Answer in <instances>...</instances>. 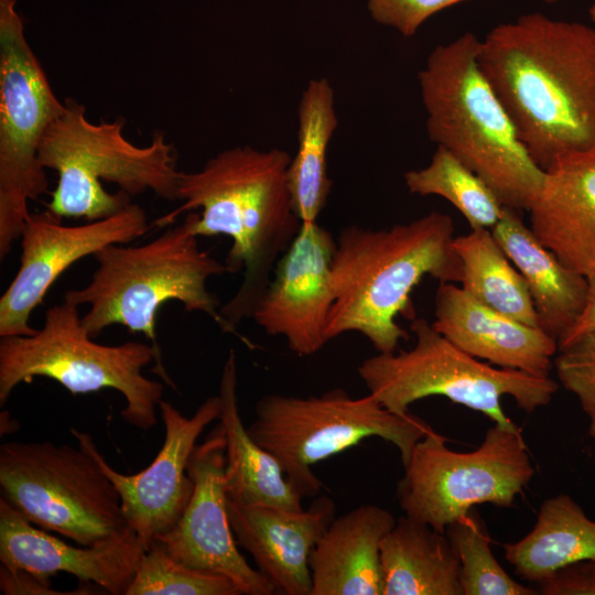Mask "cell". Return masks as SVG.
<instances>
[{"label":"cell","mask_w":595,"mask_h":595,"mask_svg":"<svg viewBox=\"0 0 595 595\" xmlns=\"http://www.w3.org/2000/svg\"><path fill=\"white\" fill-rule=\"evenodd\" d=\"M477 62L542 170L595 147V29L522 14L480 40Z\"/></svg>","instance_id":"6da1fadb"},{"label":"cell","mask_w":595,"mask_h":595,"mask_svg":"<svg viewBox=\"0 0 595 595\" xmlns=\"http://www.w3.org/2000/svg\"><path fill=\"white\" fill-rule=\"evenodd\" d=\"M291 159L278 148L221 151L198 171H180L176 201L181 205L151 224L162 228L185 212L201 209L194 225L197 237L231 239L225 266L229 273L242 270L244 278L219 312L234 328L251 317L278 260L302 225L288 184Z\"/></svg>","instance_id":"7a4b0ae2"},{"label":"cell","mask_w":595,"mask_h":595,"mask_svg":"<svg viewBox=\"0 0 595 595\" xmlns=\"http://www.w3.org/2000/svg\"><path fill=\"white\" fill-rule=\"evenodd\" d=\"M453 239L451 216L439 212L388 229L344 227L332 262L327 339L358 332L378 353L396 351L400 340L409 338L397 316L414 318L410 298L423 277L461 282Z\"/></svg>","instance_id":"3957f363"},{"label":"cell","mask_w":595,"mask_h":595,"mask_svg":"<svg viewBox=\"0 0 595 595\" xmlns=\"http://www.w3.org/2000/svg\"><path fill=\"white\" fill-rule=\"evenodd\" d=\"M480 40L465 32L432 50L418 74L430 140L477 174L501 204L529 209L544 180L482 73Z\"/></svg>","instance_id":"277c9868"},{"label":"cell","mask_w":595,"mask_h":595,"mask_svg":"<svg viewBox=\"0 0 595 595\" xmlns=\"http://www.w3.org/2000/svg\"><path fill=\"white\" fill-rule=\"evenodd\" d=\"M197 218L198 213L188 212L180 225L144 245L113 244L94 255L98 267L90 282L65 293V301L89 306L82 318L93 338L111 325H122L148 337L162 363L156 315L165 302L175 300L185 311L208 315L223 332L249 345L221 316L217 298L207 289L210 277L228 270L199 248L194 232Z\"/></svg>","instance_id":"5b68a950"},{"label":"cell","mask_w":595,"mask_h":595,"mask_svg":"<svg viewBox=\"0 0 595 595\" xmlns=\"http://www.w3.org/2000/svg\"><path fill=\"white\" fill-rule=\"evenodd\" d=\"M126 120L98 123L74 98L48 126L39 149L41 165L57 173L46 210L56 218H106L130 204V198L152 191L176 201V151L162 132L139 147L123 134Z\"/></svg>","instance_id":"8992f818"},{"label":"cell","mask_w":595,"mask_h":595,"mask_svg":"<svg viewBox=\"0 0 595 595\" xmlns=\"http://www.w3.org/2000/svg\"><path fill=\"white\" fill-rule=\"evenodd\" d=\"M152 360L155 372L174 387L152 345L126 342L101 345L86 331L78 306L65 301L45 313L42 328L32 335L1 337L0 404L13 389L34 377H46L73 394L115 389L122 394L125 421L148 431L158 423L164 386L142 369Z\"/></svg>","instance_id":"52a82bcc"},{"label":"cell","mask_w":595,"mask_h":595,"mask_svg":"<svg viewBox=\"0 0 595 595\" xmlns=\"http://www.w3.org/2000/svg\"><path fill=\"white\" fill-rule=\"evenodd\" d=\"M415 344L400 353H378L357 368L359 378L381 405L403 415L418 400L440 396L480 412L495 424L519 428L502 409L511 397L527 413L547 405L558 390L550 377L494 367L475 358L439 333L425 318H413Z\"/></svg>","instance_id":"ba28073f"},{"label":"cell","mask_w":595,"mask_h":595,"mask_svg":"<svg viewBox=\"0 0 595 595\" xmlns=\"http://www.w3.org/2000/svg\"><path fill=\"white\" fill-rule=\"evenodd\" d=\"M255 412L249 434L275 457L302 498L322 489L311 468L314 464L376 436L392 443L405 465L415 444L434 431L411 412L393 413L369 393L354 398L342 388L304 398L267 394Z\"/></svg>","instance_id":"9c48e42d"},{"label":"cell","mask_w":595,"mask_h":595,"mask_svg":"<svg viewBox=\"0 0 595 595\" xmlns=\"http://www.w3.org/2000/svg\"><path fill=\"white\" fill-rule=\"evenodd\" d=\"M3 498L34 526L93 545L128 526L120 496L79 445L6 442L0 447Z\"/></svg>","instance_id":"30bf717a"},{"label":"cell","mask_w":595,"mask_h":595,"mask_svg":"<svg viewBox=\"0 0 595 595\" xmlns=\"http://www.w3.org/2000/svg\"><path fill=\"white\" fill-rule=\"evenodd\" d=\"M17 11V0H0V258L21 237L29 201L47 193L41 141L63 111Z\"/></svg>","instance_id":"8fae6325"},{"label":"cell","mask_w":595,"mask_h":595,"mask_svg":"<svg viewBox=\"0 0 595 595\" xmlns=\"http://www.w3.org/2000/svg\"><path fill=\"white\" fill-rule=\"evenodd\" d=\"M446 441L436 431L422 437L397 488L404 515L437 531L477 505L511 507L534 475L520 429L494 423L470 452H455Z\"/></svg>","instance_id":"7c38bea8"},{"label":"cell","mask_w":595,"mask_h":595,"mask_svg":"<svg viewBox=\"0 0 595 595\" xmlns=\"http://www.w3.org/2000/svg\"><path fill=\"white\" fill-rule=\"evenodd\" d=\"M150 228L147 212L134 203L79 226H65L46 209L31 213L20 237L19 270L0 299V337L35 333L31 314L64 271L107 246L129 244Z\"/></svg>","instance_id":"4fadbf2b"},{"label":"cell","mask_w":595,"mask_h":595,"mask_svg":"<svg viewBox=\"0 0 595 595\" xmlns=\"http://www.w3.org/2000/svg\"><path fill=\"white\" fill-rule=\"evenodd\" d=\"M164 441L152 463L140 473L123 475L115 470L98 451L91 435L71 429L78 445L88 452L115 485L127 526L147 551L159 537L170 531L184 512L193 490L187 472L196 441L220 413V397L207 398L187 418L170 402L161 400Z\"/></svg>","instance_id":"5bb4252c"},{"label":"cell","mask_w":595,"mask_h":595,"mask_svg":"<svg viewBox=\"0 0 595 595\" xmlns=\"http://www.w3.org/2000/svg\"><path fill=\"white\" fill-rule=\"evenodd\" d=\"M225 448L220 424L196 444L187 466L193 483L190 501L175 526L155 542L185 565L228 577L241 594H275L237 548L227 508Z\"/></svg>","instance_id":"9a60e30c"},{"label":"cell","mask_w":595,"mask_h":595,"mask_svg":"<svg viewBox=\"0 0 595 595\" xmlns=\"http://www.w3.org/2000/svg\"><path fill=\"white\" fill-rule=\"evenodd\" d=\"M335 248L336 239L326 228L302 223L251 314L268 335L282 336L299 356L316 354L328 342Z\"/></svg>","instance_id":"2e32d148"},{"label":"cell","mask_w":595,"mask_h":595,"mask_svg":"<svg viewBox=\"0 0 595 595\" xmlns=\"http://www.w3.org/2000/svg\"><path fill=\"white\" fill-rule=\"evenodd\" d=\"M144 552L127 527L93 545L74 547L36 528L0 498V561L11 572L42 578L64 572L112 595H126Z\"/></svg>","instance_id":"e0dca14e"},{"label":"cell","mask_w":595,"mask_h":595,"mask_svg":"<svg viewBox=\"0 0 595 595\" xmlns=\"http://www.w3.org/2000/svg\"><path fill=\"white\" fill-rule=\"evenodd\" d=\"M227 508L237 543L251 554L275 593L311 595L310 556L335 518L334 501L320 496L307 509L285 510L228 499Z\"/></svg>","instance_id":"ac0fdd59"},{"label":"cell","mask_w":595,"mask_h":595,"mask_svg":"<svg viewBox=\"0 0 595 595\" xmlns=\"http://www.w3.org/2000/svg\"><path fill=\"white\" fill-rule=\"evenodd\" d=\"M434 328L468 355L497 367L549 377L558 342L478 302L453 282H440Z\"/></svg>","instance_id":"d6986e66"},{"label":"cell","mask_w":595,"mask_h":595,"mask_svg":"<svg viewBox=\"0 0 595 595\" xmlns=\"http://www.w3.org/2000/svg\"><path fill=\"white\" fill-rule=\"evenodd\" d=\"M539 241L574 271L595 272V147L558 158L528 209Z\"/></svg>","instance_id":"ffe728a7"},{"label":"cell","mask_w":595,"mask_h":595,"mask_svg":"<svg viewBox=\"0 0 595 595\" xmlns=\"http://www.w3.org/2000/svg\"><path fill=\"white\" fill-rule=\"evenodd\" d=\"M396 521L376 505L334 518L310 556L311 595H382L380 545Z\"/></svg>","instance_id":"44dd1931"},{"label":"cell","mask_w":595,"mask_h":595,"mask_svg":"<svg viewBox=\"0 0 595 595\" xmlns=\"http://www.w3.org/2000/svg\"><path fill=\"white\" fill-rule=\"evenodd\" d=\"M490 230L523 277L540 328L558 342L583 310L587 278L566 267L545 248L523 223L520 212L505 206Z\"/></svg>","instance_id":"7402d4cb"},{"label":"cell","mask_w":595,"mask_h":595,"mask_svg":"<svg viewBox=\"0 0 595 595\" xmlns=\"http://www.w3.org/2000/svg\"><path fill=\"white\" fill-rule=\"evenodd\" d=\"M219 424L225 436V488L238 505L302 510V496L286 479L275 457L261 447L244 425L237 399V361L230 350L220 383Z\"/></svg>","instance_id":"603a6c76"},{"label":"cell","mask_w":595,"mask_h":595,"mask_svg":"<svg viewBox=\"0 0 595 595\" xmlns=\"http://www.w3.org/2000/svg\"><path fill=\"white\" fill-rule=\"evenodd\" d=\"M382 595H463L461 565L445 532L408 516L380 545Z\"/></svg>","instance_id":"cb8c5ba5"},{"label":"cell","mask_w":595,"mask_h":595,"mask_svg":"<svg viewBox=\"0 0 595 595\" xmlns=\"http://www.w3.org/2000/svg\"><path fill=\"white\" fill-rule=\"evenodd\" d=\"M504 550L518 576L538 583L563 566L595 558V520L570 495L559 494L542 502L531 531Z\"/></svg>","instance_id":"d4e9b609"},{"label":"cell","mask_w":595,"mask_h":595,"mask_svg":"<svg viewBox=\"0 0 595 595\" xmlns=\"http://www.w3.org/2000/svg\"><path fill=\"white\" fill-rule=\"evenodd\" d=\"M337 126L331 83L326 78L310 80L298 107V149L288 170L293 208L302 223L316 221L326 205L333 186L326 154Z\"/></svg>","instance_id":"484cf974"},{"label":"cell","mask_w":595,"mask_h":595,"mask_svg":"<svg viewBox=\"0 0 595 595\" xmlns=\"http://www.w3.org/2000/svg\"><path fill=\"white\" fill-rule=\"evenodd\" d=\"M462 263L461 288L478 302L530 326L540 327L528 285L490 229L454 237Z\"/></svg>","instance_id":"4316f807"},{"label":"cell","mask_w":595,"mask_h":595,"mask_svg":"<svg viewBox=\"0 0 595 595\" xmlns=\"http://www.w3.org/2000/svg\"><path fill=\"white\" fill-rule=\"evenodd\" d=\"M403 178L411 194L435 195L450 202L470 229H491L502 215L505 206L493 190L443 147L436 145L426 166L407 171Z\"/></svg>","instance_id":"83f0119b"},{"label":"cell","mask_w":595,"mask_h":595,"mask_svg":"<svg viewBox=\"0 0 595 595\" xmlns=\"http://www.w3.org/2000/svg\"><path fill=\"white\" fill-rule=\"evenodd\" d=\"M445 533L458 558L463 595H536L513 580L495 558L484 520L476 509L450 523Z\"/></svg>","instance_id":"f1b7e54d"},{"label":"cell","mask_w":595,"mask_h":595,"mask_svg":"<svg viewBox=\"0 0 595 595\" xmlns=\"http://www.w3.org/2000/svg\"><path fill=\"white\" fill-rule=\"evenodd\" d=\"M226 576L193 569L154 542L143 552L126 595H240Z\"/></svg>","instance_id":"f546056e"},{"label":"cell","mask_w":595,"mask_h":595,"mask_svg":"<svg viewBox=\"0 0 595 595\" xmlns=\"http://www.w3.org/2000/svg\"><path fill=\"white\" fill-rule=\"evenodd\" d=\"M553 366L562 386L578 400L595 440V333L586 334L560 350Z\"/></svg>","instance_id":"4dcf8cb0"},{"label":"cell","mask_w":595,"mask_h":595,"mask_svg":"<svg viewBox=\"0 0 595 595\" xmlns=\"http://www.w3.org/2000/svg\"><path fill=\"white\" fill-rule=\"evenodd\" d=\"M464 1L468 0H367V7L376 22L409 37L435 13Z\"/></svg>","instance_id":"1f68e13d"},{"label":"cell","mask_w":595,"mask_h":595,"mask_svg":"<svg viewBox=\"0 0 595 595\" xmlns=\"http://www.w3.org/2000/svg\"><path fill=\"white\" fill-rule=\"evenodd\" d=\"M542 595H595V558L563 566L537 583Z\"/></svg>","instance_id":"d6a6232c"},{"label":"cell","mask_w":595,"mask_h":595,"mask_svg":"<svg viewBox=\"0 0 595 595\" xmlns=\"http://www.w3.org/2000/svg\"><path fill=\"white\" fill-rule=\"evenodd\" d=\"M0 593L4 595L74 594L56 592L51 588L50 580L42 578L25 571L11 572L2 565L0 567Z\"/></svg>","instance_id":"836d02e7"},{"label":"cell","mask_w":595,"mask_h":595,"mask_svg":"<svg viewBox=\"0 0 595 595\" xmlns=\"http://www.w3.org/2000/svg\"><path fill=\"white\" fill-rule=\"evenodd\" d=\"M586 278L588 288L585 304L576 321L559 338V350L570 346L586 334L595 333V272Z\"/></svg>","instance_id":"e575fe53"},{"label":"cell","mask_w":595,"mask_h":595,"mask_svg":"<svg viewBox=\"0 0 595 595\" xmlns=\"http://www.w3.org/2000/svg\"><path fill=\"white\" fill-rule=\"evenodd\" d=\"M588 15L591 20L595 22V1L593 2V4L591 6L588 10Z\"/></svg>","instance_id":"d590c367"},{"label":"cell","mask_w":595,"mask_h":595,"mask_svg":"<svg viewBox=\"0 0 595 595\" xmlns=\"http://www.w3.org/2000/svg\"><path fill=\"white\" fill-rule=\"evenodd\" d=\"M542 1L545 2V3L551 4V3H554L556 0H542Z\"/></svg>","instance_id":"8d00e7d4"}]
</instances>
